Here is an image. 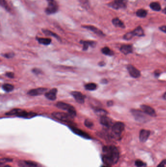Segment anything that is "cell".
<instances>
[{
  "instance_id": "obj_12",
  "label": "cell",
  "mask_w": 166,
  "mask_h": 167,
  "mask_svg": "<svg viewBox=\"0 0 166 167\" xmlns=\"http://www.w3.org/2000/svg\"><path fill=\"white\" fill-rule=\"evenodd\" d=\"M140 107L141 108L143 111L146 114H148L151 116H156L155 111L153 107L146 105H141Z\"/></svg>"
},
{
  "instance_id": "obj_26",
  "label": "cell",
  "mask_w": 166,
  "mask_h": 167,
  "mask_svg": "<svg viewBox=\"0 0 166 167\" xmlns=\"http://www.w3.org/2000/svg\"><path fill=\"white\" fill-rule=\"evenodd\" d=\"M37 41L38 43L44 45H48L51 43V39L50 38H37Z\"/></svg>"
},
{
  "instance_id": "obj_10",
  "label": "cell",
  "mask_w": 166,
  "mask_h": 167,
  "mask_svg": "<svg viewBox=\"0 0 166 167\" xmlns=\"http://www.w3.org/2000/svg\"><path fill=\"white\" fill-rule=\"evenodd\" d=\"M47 90L48 89L46 88H39L37 89H34L29 90L27 92V94L30 96H38L39 95L43 94L45 92H46Z\"/></svg>"
},
{
  "instance_id": "obj_19",
  "label": "cell",
  "mask_w": 166,
  "mask_h": 167,
  "mask_svg": "<svg viewBox=\"0 0 166 167\" xmlns=\"http://www.w3.org/2000/svg\"><path fill=\"white\" fill-rule=\"evenodd\" d=\"M100 122L102 125L107 127H110L112 124V121L111 118L106 115L103 116L101 117Z\"/></svg>"
},
{
  "instance_id": "obj_24",
  "label": "cell",
  "mask_w": 166,
  "mask_h": 167,
  "mask_svg": "<svg viewBox=\"0 0 166 167\" xmlns=\"http://www.w3.org/2000/svg\"><path fill=\"white\" fill-rule=\"evenodd\" d=\"M22 110L20 108H14L10 111H9L5 113L6 115L12 116L16 115L18 116L19 114L20 113Z\"/></svg>"
},
{
  "instance_id": "obj_41",
  "label": "cell",
  "mask_w": 166,
  "mask_h": 167,
  "mask_svg": "<svg viewBox=\"0 0 166 167\" xmlns=\"http://www.w3.org/2000/svg\"><path fill=\"white\" fill-rule=\"evenodd\" d=\"M159 29L160 30H161L163 32H165V33H166V26H160L159 27Z\"/></svg>"
},
{
  "instance_id": "obj_47",
  "label": "cell",
  "mask_w": 166,
  "mask_h": 167,
  "mask_svg": "<svg viewBox=\"0 0 166 167\" xmlns=\"http://www.w3.org/2000/svg\"><path fill=\"white\" fill-rule=\"evenodd\" d=\"M103 63H103V62H100V63H99V64L100 66H103L104 64H103Z\"/></svg>"
},
{
  "instance_id": "obj_14",
  "label": "cell",
  "mask_w": 166,
  "mask_h": 167,
  "mask_svg": "<svg viewBox=\"0 0 166 167\" xmlns=\"http://www.w3.org/2000/svg\"><path fill=\"white\" fill-rule=\"evenodd\" d=\"M82 27L86 28L88 30H91V31H93L94 32L95 34L98 35L100 36H104L105 34L103 33V32H102L101 30H99L98 28H97L96 27L94 26H90V25H85V26H82Z\"/></svg>"
},
{
  "instance_id": "obj_49",
  "label": "cell",
  "mask_w": 166,
  "mask_h": 167,
  "mask_svg": "<svg viewBox=\"0 0 166 167\" xmlns=\"http://www.w3.org/2000/svg\"><path fill=\"white\" fill-rule=\"evenodd\" d=\"M10 167V166H9V165H6V166H4V167Z\"/></svg>"
},
{
  "instance_id": "obj_36",
  "label": "cell",
  "mask_w": 166,
  "mask_h": 167,
  "mask_svg": "<svg viewBox=\"0 0 166 167\" xmlns=\"http://www.w3.org/2000/svg\"><path fill=\"white\" fill-rule=\"evenodd\" d=\"M14 55H15V54L13 52H9L4 54V57L6 58H11L13 57Z\"/></svg>"
},
{
  "instance_id": "obj_22",
  "label": "cell",
  "mask_w": 166,
  "mask_h": 167,
  "mask_svg": "<svg viewBox=\"0 0 166 167\" xmlns=\"http://www.w3.org/2000/svg\"><path fill=\"white\" fill-rule=\"evenodd\" d=\"M42 31H43V33L44 34H45L46 35H47V36H52L53 37H55L57 40H58L59 41L61 40L60 38V37L58 35L56 34L55 33L51 31L50 30H46V29H43Z\"/></svg>"
},
{
  "instance_id": "obj_17",
  "label": "cell",
  "mask_w": 166,
  "mask_h": 167,
  "mask_svg": "<svg viewBox=\"0 0 166 167\" xmlns=\"http://www.w3.org/2000/svg\"><path fill=\"white\" fill-rule=\"evenodd\" d=\"M80 43L83 45V50H86L88 49L89 46L92 47H94L96 46L97 43L92 41H83L81 40Z\"/></svg>"
},
{
  "instance_id": "obj_39",
  "label": "cell",
  "mask_w": 166,
  "mask_h": 167,
  "mask_svg": "<svg viewBox=\"0 0 166 167\" xmlns=\"http://www.w3.org/2000/svg\"><path fill=\"white\" fill-rule=\"evenodd\" d=\"M166 165V160H164L159 164V165L157 167H165Z\"/></svg>"
},
{
  "instance_id": "obj_8",
  "label": "cell",
  "mask_w": 166,
  "mask_h": 167,
  "mask_svg": "<svg viewBox=\"0 0 166 167\" xmlns=\"http://www.w3.org/2000/svg\"><path fill=\"white\" fill-rule=\"evenodd\" d=\"M127 68L128 72L131 77L135 78H137L140 77V71L136 69V68L135 67L133 66L131 64H128Z\"/></svg>"
},
{
  "instance_id": "obj_2",
  "label": "cell",
  "mask_w": 166,
  "mask_h": 167,
  "mask_svg": "<svg viewBox=\"0 0 166 167\" xmlns=\"http://www.w3.org/2000/svg\"><path fill=\"white\" fill-rule=\"evenodd\" d=\"M56 106L61 110L67 111L69 115L72 118H74L77 114L76 111L73 106L62 102H59L56 104Z\"/></svg>"
},
{
  "instance_id": "obj_1",
  "label": "cell",
  "mask_w": 166,
  "mask_h": 167,
  "mask_svg": "<svg viewBox=\"0 0 166 167\" xmlns=\"http://www.w3.org/2000/svg\"><path fill=\"white\" fill-rule=\"evenodd\" d=\"M102 161L106 165L116 164L119 159V151L114 146H104L102 149Z\"/></svg>"
},
{
  "instance_id": "obj_38",
  "label": "cell",
  "mask_w": 166,
  "mask_h": 167,
  "mask_svg": "<svg viewBox=\"0 0 166 167\" xmlns=\"http://www.w3.org/2000/svg\"><path fill=\"white\" fill-rule=\"evenodd\" d=\"M5 76L9 78H13L14 77V73L12 72H8L5 73Z\"/></svg>"
},
{
  "instance_id": "obj_20",
  "label": "cell",
  "mask_w": 166,
  "mask_h": 167,
  "mask_svg": "<svg viewBox=\"0 0 166 167\" xmlns=\"http://www.w3.org/2000/svg\"><path fill=\"white\" fill-rule=\"evenodd\" d=\"M120 50L124 54L127 55L128 54L132 53V47L131 45H124L121 47Z\"/></svg>"
},
{
  "instance_id": "obj_25",
  "label": "cell",
  "mask_w": 166,
  "mask_h": 167,
  "mask_svg": "<svg viewBox=\"0 0 166 167\" xmlns=\"http://www.w3.org/2000/svg\"><path fill=\"white\" fill-rule=\"evenodd\" d=\"M149 6L153 10L156 11H159L161 9V5H160V4L158 2L152 3L149 5Z\"/></svg>"
},
{
  "instance_id": "obj_9",
  "label": "cell",
  "mask_w": 166,
  "mask_h": 167,
  "mask_svg": "<svg viewBox=\"0 0 166 167\" xmlns=\"http://www.w3.org/2000/svg\"><path fill=\"white\" fill-rule=\"evenodd\" d=\"M58 9L59 6L56 2L54 3L48 4L46 9H45V12L48 15H50L56 13L58 11Z\"/></svg>"
},
{
  "instance_id": "obj_23",
  "label": "cell",
  "mask_w": 166,
  "mask_h": 167,
  "mask_svg": "<svg viewBox=\"0 0 166 167\" xmlns=\"http://www.w3.org/2000/svg\"><path fill=\"white\" fill-rule=\"evenodd\" d=\"M132 32L134 36H136L138 37H141L143 36L144 35V31L140 26H138L135 30H133Z\"/></svg>"
},
{
  "instance_id": "obj_33",
  "label": "cell",
  "mask_w": 166,
  "mask_h": 167,
  "mask_svg": "<svg viewBox=\"0 0 166 167\" xmlns=\"http://www.w3.org/2000/svg\"><path fill=\"white\" fill-rule=\"evenodd\" d=\"M134 36L132 32H129L124 35L123 39L126 40H130Z\"/></svg>"
},
{
  "instance_id": "obj_40",
  "label": "cell",
  "mask_w": 166,
  "mask_h": 167,
  "mask_svg": "<svg viewBox=\"0 0 166 167\" xmlns=\"http://www.w3.org/2000/svg\"><path fill=\"white\" fill-rule=\"evenodd\" d=\"M12 161V160L9 159H1V163H2L3 162H10V161Z\"/></svg>"
},
{
  "instance_id": "obj_45",
  "label": "cell",
  "mask_w": 166,
  "mask_h": 167,
  "mask_svg": "<svg viewBox=\"0 0 166 167\" xmlns=\"http://www.w3.org/2000/svg\"><path fill=\"white\" fill-rule=\"evenodd\" d=\"M163 98L165 100H166V92L163 95Z\"/></svg>"
},
{
  "instance_id": "obj_15",
  "label": "cell",
  "mask_w": 166,
  "mask_h": 167,
  "mask_svg": "<svg viewBox=\"0 0 166 167\" xmlns=\"http://www.w3.org/2000/svg\"><path fill=\"white\" fill-rule=\"evenodd\" d=\"M150 135V131L146 129L141 130L139 134V139L141 142H145L146 141Z\"/></svg>"
},
{
  "instance_id": "obj_32",
  "label": "cell",
  "mask_w": 166,
  "mask_h": 167,
  "mask_svg": "<svg viewBox=\"0 0 166 167\" xmlns=\"http://www.w3.org/2000/svg\"><path fill=\"white\" fill-rule=\"evenodd\" d=\"M1 5L7 11H8V12L11 11V9L5 0H1Z\"/></svg>"
},
{
  "instance_id": "obj_48",
  "label": "cell",
  "mask_w": 166,
  "mask_h": 167,
  "mask_svg": "<svg viewBox=\"0 0 166 167\" xmlns=\"http://www.w3.org/2000/svg\"><path fill=\"white\" fill-rule=\"evenodd\" d=\"M101 167H110V166H107V165H106V166H103Z\"/></svg>"
},
{
  "instance_id": "obj_28",
  "label": "cell",
  "mask_w": 166,
  "mask_h": 167,
  "mask_svg": "<svg viewBox=\"0 0 166 167\" xmlns=\"http://www.w3.org/2000/svg\"><path fill=\"white\" fill-rule=\"evenodd\" d=\"M2 89L6 92H10L12 91L14 89V86L13 85L10 84H4L2 86Z\"/></svg>"
},
{
  "instance_id": "obj_13",
  "label": "cell",
  "mask_w": 166,
  "mask_h": 167,
  "mask_svg": "<svg viewBox=\"0 0 166 167\" xmlns=\"http://www.w3.org/2000/svg\"><path fill=\"white\" fill-rule=\"evenodd\" d=\"M57 92H58L57 89L53 88L51 89V90H49V91L45 92V96L50 100L54 101L57 98Z\"/></svg>"
},
{
  "instance_id": "obj_30",
  "label": "cell",
  "mask_w": 166,
  "mask_h": 167,
  "mask_svg": "<svg viewBox=\"0 0 166 167\" xmlns=\"http://www.w3.org/2000/svg\"><path fill=\"white\" fill-rule=\"evenodd\" d=\"M136 15L140 18H145L147 15V11L144 9H140L136 11Z\"/></svg>"
},
{
  "instance_id": "obj_6",
  "label": "cell",
  "mask_w": 166,
  "mask_h": 167,
  "mask_svg": "<svg viewBox=\"0 0 166 167\" xmlns=\"http://www.w3.org/2000/svg\"><path fill=\"white\" fill-rule=\"evenodd\" d=\"M125 125L123 123L118 122L115 123L112 127V131L115 134L119 135L123 131Z\"/></svg>"
},
{
  "instance_id": "obj_21",
  "label": "cell",
  "mask_w": 166,
  "mask_h": 167,
  "mask_svg": "<svg viewBox=\"0 0 166 167\" xmlns=\"http://www.w3.org/2000/svg\"><path fill=\"white\" fill-rule=\"evenodd\" d=\"M112 23L116 27H118L121 28H125V25L119 19L115 18L113 19Z\"/></svg>"
},
{
  "instance_id": "obj_16",
  "label": "cell",
  "mask_w": 166,
  "mask_h": 167,
  "mask_svg": "<svg viewBox=\"0 0 166 167\" xmlns=\"http://www.w3.org/2000/svg\"><path fill=\"white\" fill-rule=\"evenodd\" d=\"M71 129L74 133L81 137L85 138L86 139H90L91 138L90 136L88 133H85L80 129H77L75 127H71Z\"/></svg>"
},
{
  "instance_id": "obj_18",
  "label": "cell",
  "mask_w": 166,
  "mask_h": 167,
  "mask_svg": "<svg viewBox=\"0 0 166 167\" xmlns=\"http://www.w3.org/2000/svg\"><path fill=\"white\" fill-rule=\"evenodd\" d=\"M37 115V114L33 112H26V111L22 110L21 113L18 117H20L25 118H31Z\"/></svg>"
},
{
  "instance_id": "obj_34",
  "label": "cell",
  "mask_w": 166,
  "mask_h": 167,
  "mask_svg": "<svg viewBox=\"0 0 166 167\" xmlns=\"http://www.w3.org/2000/svg\"><path fill=\"white\" fill-rule=\"evenodd\" d=\"M84 125H85V126L87 127V128H91L93 126L94 124L91 120H90L89 119H86L85 120V122H84Z\"/></svg>"
},
{
  "instance_id": "obj_5",
  "label": "cell",
  "mask_w": 166,
  "mask_h": 167,
  "mask_svg": "<svg viewBox=\"0 0 166 167\" xmlns=\"http://www.w3.org/2000/svg\"><path fill=\"white\" fill-rule=\"evenodd\" d=\"M131 112L133 115L134 116L135 119L138 121L143 122L146 119V116H145L144 112L136 110H132Z\"/></svg>"
},
{
  "instance_id": "obj_3",
  "label": "cell",
  "mask_w": 166,
  "mask_h": 167,
  "mask_svg": "<svg viewBox=\"0 0 166 167\" xmlns=\"http://www.w3.org/2000/svg\"><path fill=\"white\" fill-rule=\"evenodd\" d=\"M52 115L56 119L64 122H69L73 118L68 113L62 112H54L52 113Z\"/></svg>"
},
{
  "instance_id": "obj_27",
  "label": "cell",
  "mask_w": 166,
  "mask_h": 167,
  "mask_svg": "<svg viewBox=\"0 0 166 167\" xmlns=\"http://www.w3.org/2000/svg\"><path fill=\"white\" fill-rule=\"evenodd\" d=\"M85 89L86 90L90 91L96 90L97 89V85L94 83H90L85 85Z\"/></svg>"
},
{
  "instance_id": "obj_29",
  "label": "cell",
  "mask_w": 166,
  "mask_h": 167,
  "mask_svg": "<svg viewBox=\"0 0 166 167\" xmlns=\"http://www.w3.org/2000/svg\"><path fill=\"white\" fill-rule=\"evenodd\" d=\"M101 52L103 54L106 55L112 56L114 54V52H113L112 50H111L109 47H105L102 48V49H101Z\"/></svg>"
},
{
  "instance_id": "obj_42",
  "label": "cell",
  "mask_w": 166,
  "mask_h": 167,
  "mask_svg": "<svg viewBox=\"0 0 166 167\" xmlns=\"http://www.w3.org/2000/svg\"><path fill=\"white\" fill-rule=\"evenodd\" d=\"M107 104L108 107H111L112 106H113V102L112 101H108L107 102Z\"/></svg>"
},
{
  "instance_id": "obj_7",
  "label": "cell",
  "mask_w": 166,
  "mask_h": 167,
  "mask_svg": "<svg viewBox=\"0 0 166 167\" xmlns=\"http://www.w3.org/2000/svg\"><path fill=\"white\" fill-rule=\"evenodd\" d=\"M18 165L20 167H42L38 163L29 160H21Z\"/></svg>"
},
{
  "instance_id": "obj_37",
  "label": "cell",
  "mask_w": 166,
  "mask_h": 167,
  "mask_svg": "<svg viewBox=\"0 0 166 167\" xmlns=\"http://www.w3.org/2000/svg\"><path fill=\"white\" fill-rule=\"evenodd\" d=\"M32 72L33 73L36 74H37V75H38V74L42 73V71L41 69H37V68H34V69H32Z\"/></svg>"
},
{
  "instance_id": "obj_4",
  "label": "cell",
  "mask_w": 166,
  "mask_h": 167,
  "mask_svg": "<svg viewBox=\"0 0 166 167\" xmlns=\"http://www.w3.org/2000/svg\"><path fill=\"white\" fill-rule=\"evenodd\" d=\"M109 5L115 9L125 8L126 7V3L125 0H114L110 3Z\"/></svg>"
},
{
  "instance_id": "obj_46",
  "label": "cell",
  "mask_w": 166,
  "mask_h": 167,
  "mask_svg": "<svg viewBox=\"0 0 166 167\" xmlns=\"http://www.w3.org/2000/svg\"><path fill=\"white\" fill-rule=\"evenodd\" d=\"M163 12L165 13V14H166V7L163 10Z\"/></svg>"
},
{
  "instance_id": "obj_35",
  "label": "cell",
  "mask_w": 166,
  "mask_h": 167,
  "mask_svg": "<svg viewBox=\"0 0 166 167\" xmlns=\"http://www.w3.org/2000/svg\"><path fill=\"white\" fill-rule=\"evenodd\" d=\"M135 165L137 167H141L143 166L144 165H145V164L143 163L142 161L139 160H136L135 162Z\"/></svg>"
},
{
  "instance_id": "obj_31",
  "label": "cell",
  "mask_w": 166,
  "mask_h": 167,
  "mask_svg": "<svg viewBox=\"0 0 166 167\" xmlns=\"http://www.w3.org/2000/svg\"><path fill=\"white\" fill-rule=\"evenodd\" d=\"M94 112L97 115L100 116L106 115L108 113L106 111L101 108H96L94 110Z\"/></svg>"
},
{
  "instance_id": "obj_43",
  "label": "cell",
  "mask_w": 166,
  "mask_h": 167,
  "mask_svg": "<svg viewBox=\"0 0 166 167\" xmlns=\"http://www.w3.org/2000/svg\"><path fill=\"white\" fill-rule=\"evenodd\" d=\"M48 3V4H52V3H54L56 2L55 1V0H46Z\"/></svg>"
},
{
  "instance_id": "obj_44",
  "label": "cell",
  "mask_w": 166,
  "mask_h": 167,
  "mask_svg": "<svg viewBox=\"0 0 166 167\" xmlns=\"http://www.w3.org/2000/svg\"><path fill=\"white\" fill-rule=\"evenodd\" d=\"M101 82H102V83H103V84H106V83H107L108 82V81H107L106 79H102Z\"/></svg>"
},
{
  "instance_id": "obj_11",
  "label": "cell",
  "mask_w": 166,
  "mask_h": 167,
  "mask_svg": "<svg viewBox=\"0 0 166 167\" xmlns=\"http://www.w3.org/2000/svg\"><path fill=\"white\" fill-rule=\"evenodd\" d=\"M71 94L77 103L81 104L84 103L85 96L81 92L77 91H72L71 92Z\"/></svg>"
}]
</instances>
